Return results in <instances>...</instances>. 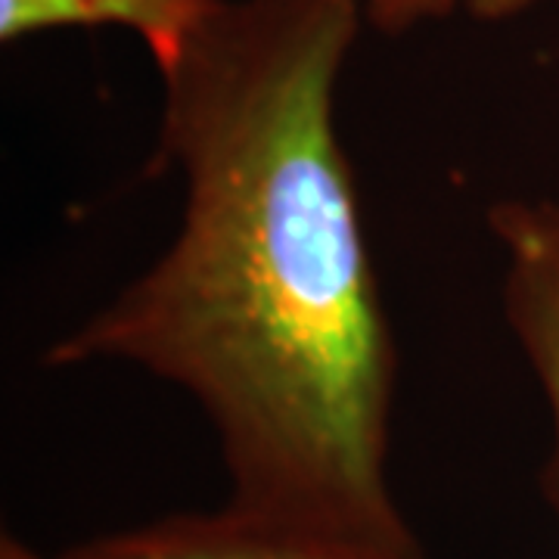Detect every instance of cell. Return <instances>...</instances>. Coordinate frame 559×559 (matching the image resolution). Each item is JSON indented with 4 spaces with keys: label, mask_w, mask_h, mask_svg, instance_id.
<instances>
[{
    "label": "cell",
    "mask_w": 559,
    "mask_h": 559,
    "mask_svg": "<svg viewBox=\"0 0 559 559\" xmlns=\"http://www.w3.org/2000/svg\"><path fill=\"white\" fill-rule=\"evenodd\" d=\"M367 0H224L168 69L162 255L44 352L134 367L209 419L227 503L417 544L392 488L399 342L340 134Z\"/></svg>",
    "instance_id": "1"
},
{
    "label": "cell",
    "mask_w": 559,
    "mask_h": 559,
    "mask_svg": "<svg viewBox=\"0 0 559 559\" xmlns=\"http://www.w3.org/2000/svg\"><path fill=\"white\" fill-rule=\"evenodd\" d=\"M69 559H426L417 544L271 520L234 503L168 513L81 540Z\"/></svg>",
    "instance_id": "2"
},
{
    "label": "cell",
    "mask_w": 559,
    "mask_h": 559,
    "mask_svg": "<svg viewBox=\"0 0 559 559\" xmlns=\"http://www.w3.org/2000/svg\"><path fill=\"white\" fill-rule=\"evenodd\" d=\"M485 224L503 259V318L547 404L550 454L540 481L559 525V202L500 200Z\"/></svg>",
    "instance_id": "3"
},
{
    "label": "cell",
    "mask_w": 559,
    "mask_h": 559,
    "mask_svg": "<svg viewBox=\"0 0 559 559\" xmlns=\"http://www.w3.org/2000/svg\"><path fill=\"white\" fill-rule=\"evenodd\" d=\"M221 3L224 0H0V40L16 44L53 28L119 25L146 40L162 72L178 60Z\"/></svg>",
    "instance_id": "4"
},
{
    "label": "cell",
    "mask_w": 559,
    "mask_h": 559,
    "mask_svg": "<svg viewBox=\"0 0 559 559\" xmlns=\"http://www.w3.org/2000/svg\"><path fill=\"white\" fill-rule=\"evenodd\" d=\"M463 0H367V22L389 38L407 35L426 22L448 20Z\"/></svg>",
    "instance_id": "5"
},
{
    "label": "cell",
    "mask_w": 559,
    "mask_h": 559,
    "mask_svg": "<svg viewBox=\"0 0 559 559\" xmlns=\"http://www.w3.org/2000/svg\"><path fill=\"white\" fill-rule=\"evenodd\" d=\"M538 0H463V10L479 22H507L522 16Z\"/></svg>",
    "instance_id": "6"
},
{
    "label": "cell",
    "mask_w": 559,
    "mask_h": 559,
    "mask_svg": "<svg viewBox=\"0 0 559 559\" xmlns=\"http://www.w3.org/2000/svg\"><path fill=\"white\" fill-rule=\"evenodd\" d=\"M0 559H69V554L47 557V554L35 550L32 544H25V540L16 538V535H3V538H0Z\"/></svg>",
    "instance_id": "7"
}]
</instances>
